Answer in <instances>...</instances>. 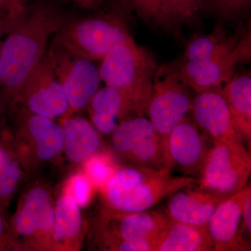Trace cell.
<instances>
[{
	"instance_id": "obj_1",
	"label": "cell",
	"mask_w": 251,
	"mask_h": 251,
	"mask_svg": "<svg viewBox=\"0 0 251 251\" xmlns=\"http://www.w3.org/2000/svg\"><path fill=\"white\" fill-rule=\"evenodd\" d=\"M55 3L26 6L16 25L0 43L1 93L19 95L23 86L47 52L49 41L70 17Z\"/></svg>"
},
{
	"instance_id": "obj_2",
	"label": "cell",
	"mask_w": 251,
	"mask_h": 251,
	"mask_svg": "<svg viewBox=\"0 0 251 251\" xmlns=\"http://www.w3.org/2000/svg\"><path fill=\"white\" fill-rule=\"evenodd\" d=\"M197 184L193 176H175L168 170L133 166L112 175L105 184V196L113 209L137 212L148 210L176 191Z\"/></svg>"
},
{
	"instance_id": "obj_3",
	"label": "cell",
	"mask_w": 251,
	"mask_h": 251,
	"mask_svg": "<svg viewBox=\"0 0 251 251\" xmlns=\"http://www.w3.org/2000/svg\"><path fill=\"white\" fill-rule=\"evenodd\" d=\"M157 68L151 52L130 36L102 59L99 71L105 85L128 94L145 115Z\"/></svg>"
},
{
	"instance_id": "obj_4",
	"label": "cell",
	"mask_w": 251,
	"mask_h": 251,
	"mask_svg": "<svg viewBox=\"0 0 251 251\" xmlns=\"http://www.w3.org/2000/svg\"><path fill=\"white\" fill-rule=\"evenodd\" d=\"M131 36L119 15L70 16L50 44L92 62L101 61L119 44Z\"/></svg>"
},
{
	"instance_id": "obj_5",
	"label": "cell",
	"mask_w": 251,
	"mask_h": 251,
	"mask_svg": "<svg viewBox=\"0 0 251 251\" xmlns=\"http://www.w3.org/2000/svg\"><path fill=\"white\" fill-rule=\"evenodd\" d=\"M193 101L190 87L180 76L177 66L168 64L157 68L147 114L166 151L168 135L176 126L188 120Z\"/></svg>"
},
{
	"instance_id": "obj_6",
	"label": "cell",
	"mask_w": 251,
	"mask_h": 251,
	"mask_svg": "<svg viewBox=\"0 0 251 251\" xmlns=\"http://www.w3.org/2000/svg\"><path fill=\"white\" fill-rule=\"evenodd\" d=\"M251 173V155L248 150H239L213 141L198 180V187L232 196L245 187Z\"/></svg>"
},
{
	"instance_id": "obj_7",
	"label": "cell",
	"mask_w": 251,
	"mask_h": 251,
	"mask_svg": "<svg viewBox=\"0 0 251 251\" xmlns=\"http://www.w3.org/2000/svg\"><path fill=\"white\" fill-rule=\"evenodd\" d=\"M112 134L114 150L129 158L134 166L171 171L163 141L149 119L136 117L126 120Z\"/></svg>"
},
{
	"instance_id": "obj_8",
	"label": "cell",
	"mask_w": 251,
	"mask_h": 251,
	"mask_svg": "<svg viewBox=\"0 0 251 251\" xmlns=\"http://www.w3.org/2000/svg\"><path fill=\"white\" fill-rule=\"evenodd\" d=\"M47 50L56 75L72 109H82L90 104L100 87L99 68L93 62L77 57L50 43Z\"/></svg>"
},
{
	"instance_id": "obj_9",
	"label": "cell",
	"mask_w": 251,
	"mask_h": 251,
	"mask_svg": "<svg viewBox=\"0 0 251 251\" xmlns=\"http://www.w3.org/2000/svg\"><path fill=\"white\" fill-rule=\"evenodd\" d=\"M251 33L242 36L233 53L224 57L201 61L181 62L176 64L180 76L196 93H221L225 85L233 77L236 64L251 59Z\"/></svg>"
},
{
	"instance_id": "obj_10",
	"label": "cell",
	"mask_w": 251,
	"mask_h": 251,
	"mask_svg": "<svg viewBox=\"0 0 251 251\" xmlns=\"http://www.w3.org/2000/svg\"><path fill=\"white\" fill-rule=\"evenodd\" d=\"M19 95L25 97L31 112L51 120L62 116L70 108L48 51L25 82Z\"/></svg>"
},
{
	"instance_id": "obj_11",
	"label": "cell",
	"mask_w": 251,
	"mask_h": 251,
	"mask_svg": "<svg viewBox=\"0 0 251 251\" xmlns=\"http://www.w3.org/2000/svg\"><path fill=\"white\" fill-rule=\"evenodd\" d=\"M191 112L200 128L213 141L239 150H248L244 138L234 124L227 104L220 92L198 94L193 99Z\"/></svg>"
},
{
	"instance_id": "obj_12",
	"label": "cell",
	"mask_w": 251,
	"mask_h": 251,
	"mask_svg": "<svg viewBox=\"0 0 251 251\" xmlns=\"http://www.w3.org/2000/svg\"><path fill=\"white\" fill-rule=\"evenodd\" d=\"M251 193V184L223 201L211 216L207 227L215 251H251L242 232L243 204Z\"/></svg>"
},
{
	"instance_id": "obj_13",
	"label": "cell",
	"mask_w": 251,
	"mask_h": 251,
	"mask_svg": "<svg viewBox=\"0 0 251 251\" xmlns=\"http://www.w3.org/2000/svg\"><path fill=\"white\" fill-rule=\"evenodd\" d=\"M210 147L193 123L186 120L172 130L166 140V153L171 169L186 176L199 177Z\"/></svg>"
},
{
	"instance_id": "obj_14",
	"label": "cell",
	"mask_w": 251,
	"mask_h": 251,
	"mask_svg": "<svg viewBox=\"0 0 251 251\" xmlns=\"http://www.w3.org/2000/svg\"><path fill=\"white\" fill-rule=\"evenodd\" d=\"M230 196L198 187L182 188L169 196L166 215L171 221L207 226L218 206Z\"/></svg>"
},
{
	"instance_id": "obj_15",
	"label": "cell",
	"mask_w": 251,
	"mask_h": 251,
	"mask_svg": "<svg viewBox=\"0 0 251 251\" xmlns=\"http://www.w3.org/2000/svg\"><path fill=\"white\" fill-rule=\"evenodd\" d=\"M90 104L94 127L104 134L112 133L128 115L144 117L128 94L107 85L98 90Z\"/></svg>"
},
{
	"instance_id": "obj_16",
	"label": "cell",
	"mask_w": 251,
	"mask_h": 251,
	"mask_svg": "<svg viewBox=\"0 0 251 251\" xmlns=\"http://www.w3.org/2000/svg\"><path fill=\"white\" fill-rule=\"evenodd\" d=\"M214 251V245L207 226H193L171 220L153 244V251Z\"/></svg>"
},
{
	"instance_id": "obj_17",
	"label": "cell",
	"mask_w": 251,
	"mask_h": 251,
	"mask_svg": "<svg viewBox=\"0 0 251 251\" xmlns=\"http://www.w3.org/2000/svg\"><path fill=\"white\" fill-rule=\"evenodd\" d=\"M221 94L227 104L239 133L251 150V77L250 74L232 77L225 85Z\"/></svg>"
},
{
	"instance_id": "obj_18",
	"label": "cell",
	"mask_w": 251,
	"mask_h": 251,
	"mask_svg": "<svg viewBox=\"0 0 251 251\" xmlns=\"http://www.w3.org/2000/svg\"><path fill=\"white\" fill-rule=\"evenodd\" d=\"M54 223V211L51 207L48 193L39 187L31 190L26 197L23 209L15 219V227L18 233L27 236L38 229L50 230Z\"/></svg>"
},
{
	"instance_id": "obj_19",
	"label": "cell",
	"mask_w": 251,
	"mask_h": 251,
	"mask_svg": "<svg viewBox=\"0 0 251 251\" xmlns=\"http://www.w3.org/2000/svg\"><path fill=\"white\" fill-rule=\"evenodd\" d=\"M64 148L68 158L78 163L93 154L100 145L98 130L82 118L67 119L63 123Z\"/></svg>"
},
{
	"instance_id": "obj_20",
	"label": "cell",
	"mask_w": 251,
	"mask_h": 251,
	"mask_svg": "<svg viewBox=\"0 0 251 251\" xmlns=\"http://www.w3.org/2000/svg\"><path fill=\"white\" fill-rule=\"evenodd\" d=\"M237 35L227 36L222 28L211 34L197 36L186 44L181 62H192L224 57L233 53L240 44Z\"/></svg>"
},
{
	"instance_id": "obj_21",
	"label": "cell",
	"mask_w": 251,
	"mask_h": 251,
	"mask_svg": "<svg viewBox=\"0 0 251 251\" xmlns=\"http://www.w3.org/2000/svg\"><path fill=\"white\" fill-rule=\"evenodd\" d=\"M78 204L71 195L57 201L54 212V236L57 240L76 237L82 226Z\"/></svg>"
},
{
	"instance_id": "obj_22",
	"label": "cell",
	"mask_w": 251,
	"mask_h": 251,
	"mask_svg": "<svg viewBox=\"0 0 251 251\" xmlns=\"http://www.w3.org/2000/svg\"><path fill=\"white\" fill-rule=\"evenodd\" d=\"M203 0H161L162 15L166 26L192 21L202 8Z\"/></svg>"
},
{
	"instance_id": "obj_23",
	"label": "cell",
	"mask_w": 251,
	"mask_h": 251,
	"mask_svg": "<svg viewBox=\"0 0 251 251\" xmlns=\"http://www.w3.org/2000/svg\"><path fill=\"white\" fill-rule=\"evenodd\" d=\"M18 164L0 150V200L6 199L14 191L20 178Z\"/></svg>"
},
{
	"instance_id": "obj_24",
	"label": "cell",
	"mask_w": 251,
	"mask_h": 251,
	"mask_svg": "<svg viewBox=\"0 0 251 251\" xmlns=\"http://www.w3.org/2000/svg\"><path fill=\"white\" fill-rule=\"evenodd\" d=\"M122 1L145 23L166 26L162 15L161 0H122Z\"/></svg>"
},
{
	"instance_id": "obj_25",
	"label": "cell",
	"mask_w": 251,
	"mask_h": 251,
	"mask_svg": "<svg viewBox=\"0 0 251 251\" xmlns=\"http://www.w3.org/2000/svg\"><path fill=\"white\" fill-rule=\"evenodd\" d=\"M37 152L41 159L49 160L58 155L64 146L62 126L54 124L37 140Z\"/></svg>"
},
{
	"instance_id": "obj_26",
	"label": "cell",
	"mask_w": 251,
	"mask_h": 251,
	"mask_svg": "<svg viewBox=\"0 0 251 251\" xmlns=\"http://www.w3.org/2000/svg\"><path fill=\"white\" fill-rule=\"evenodd\" d=\"M87 173L91 179L99 186L105 185L113 175L111 168L102 158L94 157L87 162L86 166Z\"/></svg>"
},
{
	"instance_id": "obj_27",
	"label": "cell",
	"mask_w": 251,
	"mask_h": 251,
	"mask_svg": "<svg viewBox=\"0 0 251 251\" xmlns=\"http://www.w3.org/2000/svg\"><path fill=\"white\" fill-rule=\"evenodd\" d=\"M214 6L221 17L231 18L237 16L250 3L251 0H214Z\"/></svg>"
},
{
	"instance_id": "obj_28",
	"label": "cell",
	"mask_w": 251,
	"mask_h": 251,
	"mask_svg": "<svg viewBox=\"0 0 251 251\" xmlns=\"http://www.w3.org/2000/svg\"><path fill=\"white\" fill-rule=\"evenodd\" d=\"M72 187L73 198L78 206H83L87 204L90 198V185L88 180L82 175H77L73 180Z\"/></svg>"
},
{
	"instance_id": "obj_29",
	"label": "cell",
	"mask_w": 251,
	"mask_h": 251,
	"mask_svg": "<svg viewBox=\"0 0 251 251\" xmlns=\"http://www.w3.org/2000/svg\"><path fill=\"white\" fill-rule=\"evenodd\" d=\"M53 125L51 119L34 114V116L29 120L28 127L33 138L37 140L50 129Z\"/></svg>"
},
{
	"instance_id": "obj_30",
	"label": "cell",
	"mask_w": 251,
	"mask_h": 251,
	"mask_svg": "<svg viewBox=\"0 0 251 251\" xmlns=\"http://www.w3.org/2000/svg\"><path fill=\"white\" fill-rule=\"evenodd\" d=\"M25 6L26 5L20 9L9 10L0 14V39L6 36L16 25Z\"/></svg>"
},
{
	"instance_id": "obj_31",
	"label": "cell",
	"mask_w": 251,
	"mask_h": 251,
	"mask_svg": "<svg viewBox=\"0 0 251 251\" xmlns=\"http://www.w3.org/2000/svg\"><path fill=\"white\" fill-rule=\"evenodd\" d=\"M242 232L244 237L251 242V193L248 195L243 204L242 211Z\"/></svg>"
},
{
	"instance_id": "obj_32",
	"label": "cell",
	"mask_w": 251,
	"mask_h": 251,
	"mask_svg": "<svg viewBox=\"0 0 251 251\" xmlns=\"http://www.w3.org/2000/svg\"><path fill=\"white\" fill-rule=\"evenodd\" d=\"M74 3L77 6L85 9H97L101 4L102 0H65Z\"/></svg>"
},
{
	"instance_id": "obj_33",
	"label": "cell",
	"mask_w": 251,
	"mask_h": 251,
	"mask_svg": "<svg viewBox=\"0 0 251 251\" xmlns=\"http://www.w3.org/2000/svg\"><path fill=\"white\" fill-rule=\"evenodd\" d=\"M28 0H9L7 11L11 9H19L25 6Z\"/></svg>"
},
{
	"instance_id": "obj_34",
	"label": "cell",
	"mask_w": 251,
	"mask_h": 251,
	"mask_svg": "<svg viewBox=\"0 0 251 251\" xmlns=\"http://www.w3.org/2000/svg\"><path fill=\"white\" fill-rule=\"evenodd\" d=\"M5 232V225L4 219H3L2 214H1V211H0V244L2 242L3 239H4V234Z\"/></svg>"
},
{
	"instance_id": "obj_35",
	"label": "cell",
	"mask_w": 251,
	"mask_h": 251,
	"mask_svg": "<svg viewBox=\"0 0 251 251\" xmlns=\"http://www.w3.org/2000/svg\"><path fill=\"white\" fill-rule=\"evenodd\" d=\"M9 0H0V14L7 11Z\"/></svg>"
},
{
	"instance_id": "obj_36",
	"label": "cell",
	"mask_w": 251,
	"mask_h": 251,
	"mask_svg": "<svg viewBox=\"0 0 251 251\" xmlns=\"http://www.w3.org/2000/svg\"><path fill=\"white\" fill-rule=\"evenodd\" d=\"M0 93H1V67L0 62Z\"/></svg>"
}]
</instances>
